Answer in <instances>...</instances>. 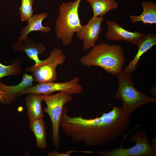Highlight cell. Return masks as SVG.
I'll return each instance as SVG.
<instances>
[{"label":"cell","instance_id":"obj_1","mask_svg":"<svg viewBox=\"0 0 156 156\" xmlns=\"http://www.w3.org/2000/svg\"><path fill=\"white\" fill-rule=\"evenodd\" d=\"M69 109L64 107L60 127L73 143H81L89 147H95L115 140L128 129L129 118L124 115L122 107L112 106L107 113L92 118L68 115Z\"/></svg>","mask_w":156,"mask_h":156},{"label":"cell","instance_id":"obj_2","mask_svg":"<svg viewBox=\"0 0 156 156\" xmlns=\"http://www.w3.org/2000/svg\"><path fill=\"white\" fill-rule=\"evenodd\" d=\"M79 61L86 66L100 67L116 76L122 70L125 58L123 50L120 45L102 42L95 45Z\"/></svg>","mask_w":156,"mask_h":156},{"label":"cell","instance_id":"obj_3","mask_svg":"<svg viewBox=\"0 0 156 156\" xmlns=\"http://www.w3.org/2000/svg\"><path fill=\"white\" fill-rule=\"evenodd\" d=\"M119 80L118 90L113 99L122 103V112L127 118L136 109L145 104L156 102V98L147 96L133 86L131 73L121 70L116 75Z\"/></svg>","mask_w":156,"mask_h":156},{"label":"cell","instance_id":"obj_4","mask_svg":"<svg viewBox=\"0 0 156 156\" xmlns=\"http://www.w3.org/2000/svg\"><path fill=\"white\" fill-rule=\"evenodd\" d=\"M81 0L63 3L59 7V16L55 22V32L56 37L64 45L71 43L74 33L79 32L83 26L79 15Z\"/></svg>","mask_w":156,"mask_h":156},{"label":"cell","instance_id":"obj_5","mask_svg":"<svg viewBox=\"0 0 156 156\" xmlns=\"http://www.w3.org/2000/svg\"><path fill=\"white\" fill-rule=\"evenodd\" d=\"M41 96L47 105L43 110L47 113L50 118L52 126V141L54 147L60 148V139L59 128L62 115L64 105L73 100L72 95L60 91L54 94H41Z\"/></svg>","mask_w":156,"mask_h":156},{"label":"cell","instance_id":"obj_6","mask_svg":"<svg viewBox=\"0 0 156 156\" xmlns=\"http://www.w3.org/2000/svg\"><path fill=\"white\" fill-rule=\"evenodd\" d=\"M12 48L16 52L23 51L30 59L33 60L35 64L25 69L27 73H31L41 66L47 63L57 60H66V57L60 49L54 48L51 52L50 56L47 59L42 60L38 57L45 51L44 45L41 42L37 44L27 36L22 42H14L12 44Z\"/></svg>","mask_w":156,"mask_h":156},{"label":"cell","instance_id":"obj_7","mask_svg":"<svg viewBox=\"0 0 156 156\" xmlns=\"http://www.w3.org/2000/svg\"><path fill=\"white\" fill-rule=\"evenodd\" d=\"M130 141L135 145L129 148L121 147L110 150L96 152L90 151V153L98 154L103 156H156L155 152L150 144L146 132L144 130L131 135Z\"/></svg>","mask_w":156,"mask_h":156},{"label":"cell","instance_id":"obj_8","mask_svg":"<svg viewBox=\"0 0 156 156\" xmlns=\"http://www.w3.org/2000/svg\"><path fill=\"white\" fill-rule=\"evenodd\" d=\"M79 78L76 77L65 82L38 83L21 92L18 97L33 93L51 95L56 91L64 92L71 95L80 94L83 91V87L79 84Z\"/></svg>","mask_w":156,"mask_h":156},{"label":"cell","instance_id":"obj_9","mask_svg":"<svg viewBox=\"0 0 156 156\" xmlns=\"http://www.w3.org/2000/svg\"><path fill=\"white\" fill-rule=\"evenodd\" d=\"M104 19L103 17L93 16L81 30L77 33L79 39L83 41L82 47L84 50H88L95 46L96 42L100 36L101 25Z\"/></svg>","mask_w":156,"mask_h":156},{"label":"cell","instance_id":"obj_10","mask_svg":"<svg viewBox=\"0 0 156 156\" xmlns=\"http://www.w3.org/2000/svg\"><path fill=\"white\" fill-rule=\"evenodd\" d=\"M106 24L107 29L105 36L108 40L112 41L122 40L138 45L144 35L139 32L129 31L114 21H107Z\"/></svg>","mask_w":156,"mask_h":156},{"label":"cell","instance_id":"obj_11","mask_svg":"<svg viewBox=\"0 0 156 156\" xmlns=\"http://www.w3.org/2000/svg\"><path fill=\"white\" fill-rule=\"evenodd\" d=\"M34 82L31 75L25 73L23 74L21 82L16 85L7 86L0 81V102L5 105L12 103L21 92L34 86Z\"/></svg>","mask_w":156,"mask_h":156},{"label":"cell","instance_id":"obj_12","mask_svg":"<svg viewBox=\"0 0 156 156\" xmlns=\"http://www.w3.org/2000/svg\"><path fill=\"white\" fill-rule=\"evenodd\" d=\"M65 60H61L50 62L32 71L31 75L34 82L38 83L54 82L57 78V67L62 65Z\"/></svg>","mask_w":156,"mask_h":156},{"label":"cell","instance_id":"obj_13","mask_svg":"<svg viewBox=\"0 0 156 156\" xmlns=\"http://www.w3.org/2000/svg\"><path fill=\"white\" fill-rule=\"evenodd\" d=\"M156 44V34L148 33L144 34L137 45L138 50L136 54L123 70L131 73L136 69L137 65L142 55Z\"/></svg>","mask_w":156,"mask_h":156},{"label":"cell","instance_id":"obj_14","mask_svg":"<svg viewBox=\"0 0 156 156\" xmlns=\"http://www.w3.org/2000/svg\"><path fill=\"white\" fill-rule=\"evenodd\" d=\"M48 17V14L46 12L33 15L28 21L27 25L21 31V35L17 42H23L28 35L33 31H40L43 33H48L51 29L49 26H43L42 24L43 20Z\"/></svg>","mask_w":156,"mask_h":156},{"label":"cell","instance_id":"obj_15","mask_svg":"<svg viewBox=\"0 0 156 156\" xmlns=\"http://www.w3.org/2000/svg\"><path fill=\"white\" fill-rule=\"evenodd\" d=\"M27 95L25 103L29 122L43 118L44 115L42 107L43 100L41 94L33 93Z\"/></svg>","mask_w":156,"mask_h":156},{"label":"cell","instance_id":"obj_16","mask_svg":"<svg viewBox=\"0 0 156 156\" xmlns=\"http://www.w3.org/2000/svg\"><path fill=\"white\" fill-rule=\"evenodd\" d=\"M143 12L139 16L131 15L129 20L134 23L141 21L144 25L147 24H153L156 23V5L150 1H143L142 3Z\"/></svg>","mask_w":156,"mask_h":156},{"label":"cell","instance_id":"obj_17","mask_svg":"<svg viewBox=\"0 0 156 156\" xmlns=\"http://www.w3.org/2000/svg\"><path fill=\"white\" fill-rule=\"evenodd\" d=\"M29 127L34 134L38 148L45 149L47 147L46 124L43 118L29 122Z\"/></svg>","mask_w":156,"mask_h":156},{"label":"cell","instance_id":"obj_18","mask_svg":"<svg viewBox=\"0 0 156 156\" xmlns=\"http://www.w3.org/2000/svg\"><path fill=\"white\" fill-rule=\"evenodd\" d=\"M90 5L93 16L103 17L108 11L117 8L114 0H87Z\"/></svg>","mask_w":156,"mask_h":156},{"label":"cell","instance_id":"obj_19","mask_svg":"<svg viewBox=\"0 0 156 156\" xmlns=\"http://www.w3.org/2000/svg\"><path fill=\"white\" fill-rule=\"evenodd\" d=\"M23 61L20 58L14 60L9 66H5L0 62V79L10 75H19L23 73Z\"/></svg>","mask_w":156,"mask_h":156},{"label":"cell","instance_id":"obj_20","mask_svg":"<svg viewBox=\"0 0 156 156\" xmlns=\"http://www.w3.org/2000/svg\"><path fill=\"white\" fill-rule=\"evenodd\" d=\"M21 0V5L19 8L21 21H26L33 15L34 0Z\"/></svg>","mask_w":156,"mask_h":156},{"label":"cell","instance_id":"obj_21","mask_svg":"<svg viewBox=\"0 0 156 156\" xmlns=\"http://www.w3.org/2000/svg\"><path fill=\"white\" fill-rule=\"evenodd\" d=\"M88 151H77L69 150L67 152H60L57 151H54L49 152L47 155L49 156H70V154L74 153H88Z\"/></svg>","mask_w":156,"mask_h":156},{"label":"cell","instance_id":"obj_22","mask_svg":"<svg viewBox=\"0 0 156 156\" xmlns=\"http://www.w3.org/2000/svg\"><path fill=\"white\" fill-rule=\"evenodd\" d=\"M152 145H151V146L154 150V151L156 152V147L155 146V145L156 146V139H154L152 141Z\"/></svg>","mask_w":156,"mask_h":156},{"label":"cell","instance_id":"obj_23","mask_svg":"<svg viewBox=\"0 0 156 156\" xmlns=\"http://www.w3.org/2000/svg\"><path fill=\"white\" fill-rule=\"evenodd\" d=\"M154 87L151 90V92L152 94V95H153V96H156V91H155V88Z\"/></svg>","mask_w":156,"mask_h":156},{"label":"cell","instance_id":"obj_24","mask_svg":"<svg viewBox=\"0 0 156 156\" xmlns=\"http://www.w3.org/2000/svg\"><path fill=\"white\" fill-rule=\"evenodd\" d=\"M2 0H0V2Z\"/></svg>","mask_w":156,"mask_h":156}]
</instances>
